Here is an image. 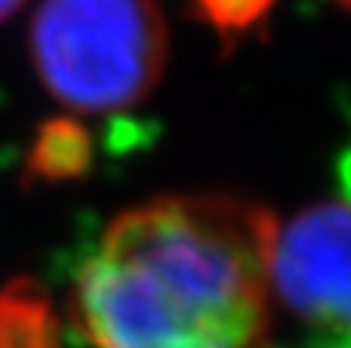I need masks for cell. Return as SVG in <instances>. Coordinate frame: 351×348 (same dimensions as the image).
Listing matches in <instances>:
<instances>
[{"label": "cell", "instance_id": "cell-1", "mask_svg": "<svg viewBox=\"0 0 351 348\" xmlns=\"http://www.w3.org/2000/svg\"><path fill=\"white\" fill-rule=\"evenodd\" d=\"M278 219L231 195L158 197L105 225L71 277L93 348H262Z\"/></svg>", "mask_w": 351, "mask_h": 348}, {"label": "cell", "instance_id": "cell-2", "mask_svg": "<svg viewBox=\"0 0 351 348\" xmlns=\"http://www.w3.org/2000/svg\"><path fill=\"white\" fill-rule=\"evenodd\" d=\"M167 49L154 0H43L31 22L37 77L74 111L142 102L164 74Z\"/></svg>", "mask_w": 351, "mask_h": 348}, {"label": "cell", "instance_id": "cell-3", "mask_svg": "<svg viewBox=\"0 0 351 348\" xmlns=\"http://www.w3.org/2000/svg\"><path fill=\"white\" fill-rule=\"evenodd\" d=\"M268 296L315 336H351V197L278 222Z\"/></svg>", "mask_w": 351, "mask_h": 348}, {"label": "cell", "instance_id": "cell-4", "mask_svg": "<svg viewBox=\"0 0 351 348\" xmlns=\"http://www.w3.org/2000/svg\"><path fill=\"white\" fill-rule=\"evenodd\" d=\"M0 348H62L49 299L34 284L0 290Z\"/></svg>", "mask_w": 351, "mask_h": 348}, {"label": "cell", "instance_id": "cell-5", "mask_svg": "<svg viewBox=\"0 0 351 348\" xmlns=\"http://www.w3.org/2000/svg\"><path fill=\"white\" fill-rule=\"evenodd\" d=\"M93 160V142L80 123L53 121L40 129L31 151V170L49 179L77 176Z\"/></svg>", "mask_w": 351, "mask_h": 348}, {"label": "cell", "instance_id": "cell-6", "mask_svg": "<svg viewBox=\"0 0 351 348\" xmlns=\"http://www.w3.org/2000/svg\"><path fill=\"white\" fill-rule=\"evenodd\" d=\"M274 0H197V10L222 34L247 31L268 12Z\"/></svg>", "mask_w": 351, "mask_h": 348}, {"label": "cell", "instance_id": "cell-7", "mask_svg": "<svg viewBox=\"0 0 351 348\" xmlns=\"http://www.w3.org/2000/svg\"><path fill=\"white\" fill-rule=\"evenodd\" d=\"M305 348H351V336H311Z\"/></svg>", "mask_w": 351, "mask_h": 348}, {"label": "cell", "instance_id": "cell-8", "mask_svg": "<svg viewBox=\"0 0 351 348\" xmlns=\"http://www.w3.org/2000/svg\"><path fill=\"white\" fill-rule=\"evenodd\" d=\"M22 3H25V0H0V22H6L12 12L22 10Z\"/></svg>", "mask_w": 351, "mask_h": 348}, {"label": "cell", "instance_id": "cell-9", "mask_svg": "<svg viewBox=\"0 0 351 348\" xmlns=\"http://www.w3.org/2000/svg\"><path fill=\"white\" fill-rule=\"evenodd\" d=\"M339 3H346V6H351V0H339Z\"/></svg>", "mask_w": 351, "mask_h": 348}]
</instances>
